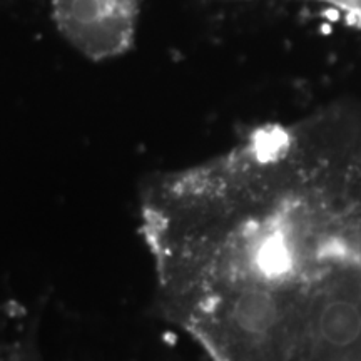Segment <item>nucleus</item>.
<instances>
[{"mask_svg":"<svg viewBox=\"0 0 361 361\" xmlns=\"http://www.w3.org/2000/svg\"><path fill=\"white\" fill-rule=\"evenodd\" d=\"M141 231L162 314L211 361H361V114L252 129L151 179Z\"/></svg>","mask_w":361,"mask_h":361,"instance_id":"obj_1","label":"nucleus"},{"mask_svg":"<svg viewBox=\"0 0 361 361\" xmlns=\"http://www.w3.org/2000/svg\"><path fill=\"white\" fill-rule=\"evenodd\" d=\"M141 0H52L62 39L90 61H109L133 47Z\"/></svg>","mask_w":361,"mask_h":361,"instance_id":"obj_2","label":"nucleus"}]
</instances>
